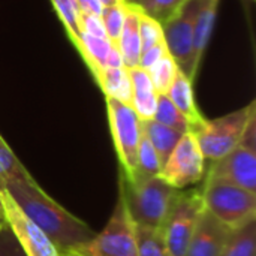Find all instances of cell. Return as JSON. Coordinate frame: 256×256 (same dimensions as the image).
Instances as JSON below:
<instances>
[{
  "mask_svg": "<svg viewBox=\"0 0 256 256\" xmlns=\"http://www.w3.org/2000/svg\"><path fill=\"white\" fill-rule=\"evenodd\" d=\"M3 186L20 210L50 237L60 255L93 238L94 231L48 196L33 177L4 180Z\"/></svg>",
  "mask_w": 256,
  "mask_h": 256,
  "instance_id": "6da1fadb",
  "label": "cell"
},
{
  "mask_svg": "<svg viewBox=\"0 0 256 256\" xmlns=\"http://www.w3.org/2000/svg\"><path fill=\"white\" fill-rule=\"evenodd\" d=\"M118 192L123 195L135 225L164 228L180 190L170 186L160 176L129 182L120 171Z\"/></svg>",
  "mask_w": 256,
  "mask_h": 256,
  "instance_id": "7a4b0ae2",
  "label": "cell"
},
{
  "mask_svg": "<svg viewBox=\"0 0 256 256\" xmlns=\"http://www.w3.org/2000/svg\"><path fill=\"white\" fill-rule=\"evenodd\" d=\"M72 256H138L136 225L132 220L123 195L118 192L116 208L106 226L88 242L66 250Z\"/></svg>",
  "mask_w": 256,
  "mask_h": 256,
  "instance_id": "3957f363",
  "label": "cell"
},
{
  "mask_svg": "<svg viewBox=\"0 0 256 256\" xmlns=\"http://www.w3.org/2000/svg\"><path fill=\"white\" fill-rule=\"evenodd\" d=\"M256 116V102L236 110L226 116L204 123L194 132L206 160H219L232 152L242 141L249 122Z\"/></svg>",
  "mask_w": 256,
  "mask_h": 256,
  "instance_id": "277c9868",
  "label": "cell"
},
{
  "mask_svg": "<svg viewBox=\"0 0 256 256\" xmlns=\"http://www.w3.org/2000/svg\"><path fill=\"white\" fill-rule=\"evenodd\" d=\"M201 194L204 208L230 230H237L256 219V194L208 178Z\"/></svg>",
  "mask_w": 256,
  "mask_h": 256,
  "instance_id": "5b68a950",
  "label": "cell"
},
{
  "mask_svg": "<svg viewBox=\"0 0 256 256\" xmlns=\"http://www.w3.org/2000/svg\"><path fill=\"white\" fill-rule=\"evenodd\" d=\"M106 111L120 170L126 178H130L136 170L138 150L142 136L141 118L132 106L111 98H106Z\"/></svg>",
  "mask_w": 256,
  "mask_h": 256,
  "instance_id": "8992f818",
  "label": "cell"
},
{
  "mask_svg": "<svg viewBox=\"0 0 256 256\" xmlns=\"http://www.w3.org/2000/svg\"><path fill=\"white\" fill-rule=\"evenodd\" d=\"M204 210L201 189L180 190L164 225L171 256H186L198 219Z\"/></svg>",
  "mask_w": 256,
  "mask_h": 256,
  "instance_id": "52a82bcc",
  "label": "cell"
},
{
  "mask_svg": "<svg viewBox=\"0 0 256 256\" xmlns=\"http://www.w3.org/2000/svg\"><path fill=\"white\" fill-rule=\"evenodd\" d=\"M198 0H186L180 10L162 26L165 45L178 69L194 81V33Z\"/></svg>",
  "mask_w": 256,
  "mask_h": 256,
  "instance_id": "ba28073f",
  "label": "cell"
},
{
  "mask_svg": "<svg viewBox=\"0 0 256 256\" xmlns=\"http://www.w3.org/2000/svg\"><path fill=\"white\" fill-rule=\"evenodd\" d=\"M170 186L184 190L206 176V158L194 134H184L170 154L159 174Z\"/></svg>",
  "mask_w": 256,
  "mask_h": 256,
  "instance_id": "9c48e42d",
  "label": "cell"
},
{
  "mask_svg": "<svg viewBox=\"0 0 256 256\" xmlns=\"http://www.w3.org/2000/svg\"><path fill=\"white\" fill-rule=\"evenodd\" d=\"M0 206L6 225L14 232L26 256H62L50 237L20 210L6 190L0 192Z\"/></svg>",
  "mask_w": 256,
  "mask_h": 256,
  "instance_id": "30bf717a",
  "label": "cell"
},
{
  "mask_svg": "<svg viewBox=\"0 0 256 256\" xmlns=\"http://www.w3.org/2000/svg\"><path fill=\"white\" fill-rule=\"evenodd\" d=\"M207 178L256 194V148L238 144L226 156L212 162Z\"/></svg>",
  "mask_w": 256,
  "mask_h": 256,
  "instance_id": "8fae6325",
  "label": "cell"
},
{
  "mask_svg": "<svg viewBox=\"0 0 256 256\" xmlns=\"http://www.w3.org/2000/svg\"><path fill=\"white\" fill-rule=\"evenodd\" d=\"M231 232L232 230L204 208L190 238L186 256H220Z\"/></svg>",
  "mask_w": 256,
  "mask_h": 256,
  "instance_id": "7c38bea8",
  "label": "cell"
},
{
  "mask_svg": "<svg viewBox=\"0 0 256 256\" xmlns=\"http://www.w3.org/2000/svg\"><path fill=\"white\" fill-rule=\"evenodd\" d=\"M220 0H198V10L195 16V33H194V70L198 74L200 63L210 42L218 8Z\"/></svg>",
  "mask_w": 256,
  "mask_h": 256,
  "instance_id": "4fadbf2b",
  "label": "cell"
},
{
  "mask_svg": "<svg viewBox=\"0 0 256 256\" xmlns=\"http://www.w3.org/2000/svg\"><path fill=\"white\" fill-rule=\"evenodd\" d=\"M129 69V68H128ZM132 82V102L130 106L141 120H152L156 111L158 93L146 69L136 66L129 69Z\"/></svg>",
  "mask_w": 256,
  "mask_h": 256,
  "instance_id": "5bb4252c",
  "label": "cell"
},
{
  "mask_svg": "<svg viewBox=\"0 0 256 256\" xmlns=\"http://www.w3.org/2000/svg\"><path fill=\"white\" fill-rule=\"evenodd\" d=\"M166 96L171 99L176 108L186 117V120L190 124V134H194L204 123L206 118L202 117L195 104L192 80H189L182 70H178L170 90L166 92Z\"/></svg>",
  "mask_w": 256,
  "mask_h": 256,
  "instance_id": "9a60e30c",
  "label": "cell"
},
{
  "mask_svg": "<svg viewBox=\"0 0 256 256\" xmlns=\"http://www.w3.org/2000/svg\"><path fill=\"white\" fill-rule=\"evenodd\" d=\"M118 50L126 68L140 66L141 39H140V8L126 3V16L123 30L118 39Z\"/></svg>",
  "mask_w": 256,
  "mask_h": 256,
  "instance_id": "2e32d148",
  "label": "cell"
},
{
  "mask_svg": "<svg viewBox=\"0 0 256 256\" xmlns=\"http://www.w3.org/2000/svg\"><path fill=\"white\" fill-rule=\"evenodd\" d=\"M78 51L81 52L82 58L86 60L88 69L92 70L96 82L100 80L104 70L106 69V58L111 50V44L106 38H94L86 33L78 36L75 44Z\"/></svg>",
  "mask_w": 256,
  "mask_h": 256,
  "instance_id": "e0dca14e",
  "label": "cell"
},
{
  "mask_svg": "<svg viewBox=\"0 0 256 256\" xmlns=\"http://www.w3.org/2000/svg\"><path fill=\"white\" fill-rule=\"evenodd\" d=\"M142 124V134L147 136V140L150 141L152 147L156 152V156L159 159L160 164V170L165 165V162L168 160L170 154L172 153V150L176 148L177 142L180 141V138L183 136L182 134L158 123L156 120H141Z\"/></svg>",
  "mask_w": 256,
  "mask_h": 256,
  "instance_id": "ac0fdd59",
  "label": "cell"
},
{
  "mask_svg": "<svg viewBox=\"0 0 256 256\" xmlns=\"http://www.w3.org/2000/svg\"><path fill=\"white\" fill-rule=\"evenodd\" d=\"M98 86L104 92L105 98L116 99L130 106L132 102V82L129 69L126 66L116 69H105Z\"/></svg>",
  "mask_w": 256,
  "mask_h": 256,
  "instance_id": "d6986e66",
  "label": "cell"
},
{
  "mask_svg": "<svg viewBox=\"0 0 256 256\" xmlns=\"http://www.w3.org/2000/svg\"><path fill=\"white\" fill-rule=\"evenodd\" d=\"M220 256H256V219L232 230Z\"/></svg>",
  "mask_w": 256,
  "mask_h": 256,
  "instance_id": "ffe728a7",
  "label": "cell"
},
{
  "mask_svg": "<svg viewBox=\"0 0 256 256\" xmlns=\"http://www.w3.org/2000/svg\"><path fill=\"white\" fill-rule=\"evenodd\" d=\"M138 256H171L164 228L136 225Z\"/></svg>",
  "mask_w": 256,
  "mask_h": 256,
  "instance_id": "44dd1931",
  "label": "cell"
},
{
  "mask_svg": "<svg viewBox=\"0 0 256 256\" xmlns=\"http://www.w3.org/2000/svg\"><path fill=\"white\" fill-rule=\"evenodd\" d=\"M153 120L158 123L184 135L190 132V124L186 120V117L176 108V105L171 102V99L166 94H158L156 102V111L153 116Z\"/></svg>",
  "mask_w": 256,
  "mask_h": 256,
  "instance_id": "7402d4cb",
  "label": "cell"
},
{
  "mask_svg": "<svg viewBox=\"0 0 256 256\" xmlns=\"http://www.w3.org/2000/svg\"><path fill=\"white\" fill-rule=\"evenodd\" d=\"M159 174H160V164H159V159L156 156V152L152 147L147 136L142 134L141 142H140V150H138L136 170H135L134 176L130 178H128V180L129 182H141V180L156 177Z\"/></svg>",
  "mask_w": 256,
  "mask_h": 256,
  "instance_id": "603a6c76",
  "label": "cell"
},
{
  "mask_svg": "<svg viewBox=\"0 0 256 256\" xmlns=\"http://www.w3.org/2000/svg\"><path fill=\"white\" fill-rule=\"evenodd\" d=\"M178 70L180 69L177 63L170 54L164 56L160 60H158L153 66L147 69V74L158 94H166Z\"/></svg>",
  "mask_w": 256,
  "mask_h": 256,
  "instance_id": "cb8c5ba5",
  "label": "cell"
},
{
  "mask_svg": "<svg viewBox=\"0 0 256 256\" xmlns=\"http://www.w3.org/2000/svg\"><path fill=\"white\" fill-rule=\"evenodd\" d=\"M51 3L75 45L81 34V9L76 0H51Z\"/></svg>",
  "mask_w": 256,
  "mask_h": 256,
  "instance_id": "d4e9b609",
  "label": "cell"
},
{
  "mask_svg": "<svg viewBox=\"0 0 256 256\" xmlns=\"http://www.w3.org/2000/svg\"><path fill=\"white\" fill-rule=\"evenodd\" d=\"M186 0H140L138 8L156 20L160 26H164L166 21H170L184 4Z\"/></svg>",
  "mask_w": 256,
  "mask_h": 256,
  "instance_id": "484cf974",
  "label": "cell"
},
{
  "mask_svg": "<svg viewBox=\"0 0 256 256\" xmlns=\"http://www.w3.org/2000/svg\"><path fill=\"white\" fill-rule=\"evenodd\" d=\"M102 21L105 26V32H106V39L110 40L111 45H118V39L123 30V24H124V16H126V3L120 2L117 4L104 8L102 12Z\"/></svg>",
  "mask_w": 256,
  "mask_h": 256,
  "instance_id": "4316f807",
  "label": "cell"
},
{
  "mask_svg": "<svg viewBox=\"0 0 256 256\" xmlns=\"http://www.w3.org/2000/svg\"><path fill=\"white\" fill-rule=\"evenodd\" d=\"M0 166L4 174V180H24L32 177L24 165L14 154L8 142L0 135Z\"/></svg>",
  "mask_w": 256,
  "mask_h": 256,
  "instance_id": "83f0119b",
  "label": "cell"
},
{
  "mask_svg": "<svg viewBox=\"0 0 256 256\" xmlns=\"http://www.w3.org/2000/svg\"><path fill=\"white\" fill-rule=\"evenodd\" d=\"M140 39H141V52L158 44L165 42L162 26L152 16L144 14L141 9H140Z\"/></svg>",
  "mask_w": 256,
  "mask_h": 256,
  "instance_id": "f1b7e54d",
  "label": "cell"
},
{
  "mask_svg": "<svg viewBox=\"0 0 256 256\" xmlns=\"http://www.w3.org/2000/svg\"><path fill=\"white\" fill-rule=\"evenodd\" d=\"M0 256H26L8 225L0 230Z\"/></svg>",
  "mask_w": 256,
  "mask_h": 256,
  "instance_id": "f546056e",
  "label": "cell"
},
{
  "mask_svg": "<svg viewBox=\"0 0 256 256\" xmlns=\"http://www.w3.org/2000/svg\"><path fill=\"white\" fill-rule=\"evenodd\" d=\"M81 33H86L94 38H106L102 16L81 12Z\"/></svg>",
  "mask_w": 256,
  "mask_h": 256,
  "instance_id": "4dcf8cb0",
  "label": "cell"
},
{
  "mask_svg": "<svg viewBox=\"0 0 256 256\" xmlns=\"http://www.w3.org/2000/svg\"><path fill=\"white\" fill-rule=\"evenodd\" d=\"M166 54H170V52H168V48H166L165 42L158 44V45H154V46H152V48H148V50H146V51L141 52L140 68H142V69L147 70L150 66H153L158 60H160Z\"/></svg>",
  "mask_w": 256,
  "mask_h": 256,
  "instance_id": "1f68e13d",
  "label": "cell"
},
{
  "mask_svg": "<svg viewBox=\"0 0 256 256\" xmlns=\"http://www.w3.org/2000/svg\"><path fill=\"white\" fill-rule=\"evenodd\" d=\"M80 9L82 14H93V15H102L104 6L100 4L99 0H76Z\"/></svg>",
  "mask_w": 256,
  "mask_h": 256,
  "instance_id": "d6a6232c",
  "label": "cell"
},
{
  "mask_svg": "<svg viewBox=\"0 0 256 256\" xmlns=\"http://www.w3.org/2000/svg\"><path fill=\"white\" fill-rule=\"evenodd\" d=\"M123 66H124V63H123V57L120 54L118 46L111 45V50H110V54L106 58V69H116V68H123Z\"/></svg>",
  "mask_w": 256,
  "mask_h": 256,
  "instance_id": "836d02e7",
  "label": "cell"
},
{
  "mask_svg": "<svg viewBox=\"0 0 256 256\" xmlns=\"http://www.w3.org/2000/svg\"><path fill=\"white\" fill-rule=\"evenodd\" d=\"M99 2H100V4H102L104 8H108V6L117 4V3H120V2H123V0H99Z\"/></svg>",
  "mask_w": 256,
  "mask_h": 256,
  "instance_id": "e575fe53",
  "label": "cell"
},
{
  "mask_svg": "<svg viewBox=\"0 0 256 256\" xmlns=\"http://www.w3.org/2000/svg\"><path fill=\"white\" fill-rule=\"evenodd\" d=\"M3 226H6V220L3 219V214H0V230H2Z\"/></svg>",
  "mask_w": 256,
  "mask_h": 256,
  "instance_id": "d590c367",
  "label": "cell"
},
{
  "mask_svg": "<svg viewBox=\"0 0 256 256\" xmlns=\"http://www.w3.org/2000/svg\"><path fill=\"white\" fill-rule=\"evenodd\" d=\"M123 2H124V3H129V4H135V6H136L140 0H123Z\"/></svg>",
  "mask_w": 256,
  "mask_h": 256,
  "instance_id": "8d00e7d4",
  "label": "cell"
},
{
  "mask_svg": "<svg viewBox=\"0 0 256 256\" xmlns=\"http://www.w3.org/2000/svg\"><path fill=\"white\" fill-rule=\"evenodd\" d=\"M0 214H3V213H2V206H0Z\"/></svg>",
  "mask_w": 256,
  "mask_h": 256,
  "instance_id": "74e56055",
  "label": "cell"
},
{
  "mask_svg": "<svg viewBox=\"0 0 256 256\" xmlns=\"http://www.w3.org/2000/svg\"><path fill=\"white\" fill-rule=\"evenodd\" d=\"M62 256H72V255H62Z\"/></svg>",
  "mask_w": 256,
  "mask_h": 256,
  "instance_id": "f35d334b",
  "label": "cell"
},
{
  "mask_svg": "<svg viewBox=\"0 0 256 256\" xmlns=\"http://www.w3.org/2000/svg\"><path fill=\"white\" fill-rule=\"evenodd\" d=\"M249 2H254V0H249Z\"/></svg>",
  "mask_w": 256,
  "mask_h": 256,
  "instance_id": "ab89813d",
  "label": "cell"
}]
</instances>
